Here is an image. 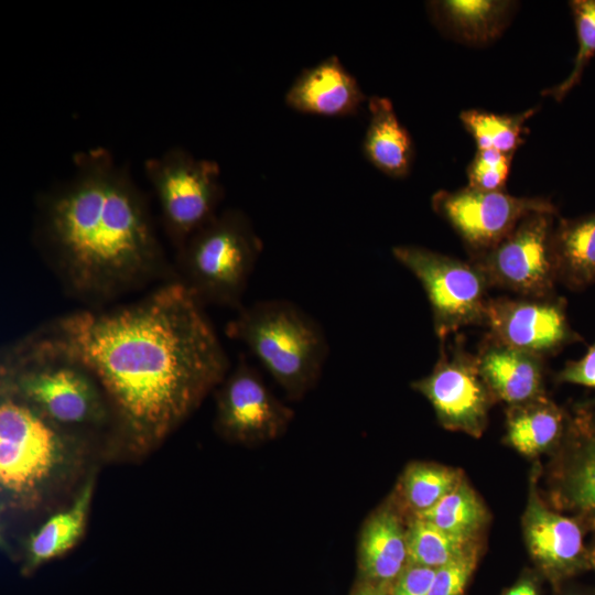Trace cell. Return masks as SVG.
Wrapping results in <instances>:
<instances>
[{
    "instance_id": "obj_12",
    "label": "cell",
    "mask_w": 595,
    "mask_h": 595,
    "mask_svg": "<svg viewBox=\"0 0 595 595\" xmlns=\"http://www.w3.org/2000/svg\"><path fill=\"white\" fill-rule=\"evenodd\" d=\"M566 300L549 298H489L484 325L498 342L547 358L564 347L583 342L569 321Z\"/></svg>"
},
{
    "instance_id": "obj_25",
    "label": "cell",
    "mask_w": 595,
    "mask_h": 595,
    "mask_svg": "<svg viewBox=\"0 0 595 595\" xmlns=\"http://www.w3.org/2000/svg\"><path fill=\"white\" fill-rule=\"evenodd\" d=\"M415 515L465 541L482 528L486 519L483 504L463 482L433 507Z\"/></svg>"
},
{
    "instance_id": "obj_26",
    "label": "cell",
    "mask_w": 595,
    "mask_h": 595,
    "mask_svg": "<svg viewBox=\"0 0 595 595\" xmlns=\"http://www.w3.org/2000/svg\"><path fill=\"white\" fill-rule=\"evenodd\" d=\"M408 563L439 569L465 554L467 541L415 517L405 533Z\"/></svg>"
},
{
    "instance_id": "obj_31",
    "label": "cell",
    "mask_w": 595,
    "mask_h": 595,
    "mask_svg": "<svg viewBox=\"0 0 595 595\" xmlns=\"http://www.w3.org/2000/svg\"><path fill=\"white\" fill-rule=\"evenodd\" d=\"M436 569L408 563L396 578L392 595H429Z\"/></svg>"
},
{
    "instance_id": "obj_20",
    "label": "cell",
    "mask_w": 595,
    "mask_h": 595,
    "mask_svg": "<svg viewBox=\"0 0 595 595\" xmlns=\"http://www.w3.org/2000/svg\"><path fill=\"white\" fill-rule=\"evenodd\" d=\"M551 250L558 283L582 291L595 282V212L575 218L558 217Z\"/></svg>"
},
{
    "instance_id": "obj_22",
    "label": "cell",
    "mask_w": 595,
    "mask_h": 595,
    "mask_svg": "<svg viewBox=\"0 0 595 595\" xmlns=\"http://www.w3.org/2000/svg\"><path fill=\"white\" fill-rule=\"evenodd\" d=\"M360 565L378 582L397 578L408 560L405 533L398 517L383 509L366 523L359 543Z\"/></svg>"
},
{
    "instance_id": "obj_17",
    "label": "cell",
    "mask_w": 595,
    "mask_h": 595,
    "mask_svg": "<svg viewBox=\"0 0 595 595\" xmlns=\"http://www.w3.org/2000/svg\"><path fill=\"white\" fill-rule=\"evenodd\" d=\"M94 486L95 480L90 476L64 509L51 515L31 533L24 548L23 574L32 573L77 544L86 529Z\"/></svg>"
},
{
    "instance_id": "obj_27",
    "label": "cell",
    "mask_w": 595,
    "mask_h": 595,
    "mask_svg": "<svg viewBox=\"0 0 595 595\" xmlns=\"http://www.w3.org/2000/svg\"><path fill=\"white\" fill-rule=\"evenodd\" d=\"M461 483L456 470L431 464L409 466L403 475V493L415 513L428 510Z\"/></svg>"
},
{
    "instance_id": "obj_21",
    "label": "cell",
    "mask_w": 595,
    "mask_h": 595,
    "mask_svg": "<svg viewBox=\"0 0 595 595\" xmlns=\"http://www.w3.org/2000/svg\"><path fill=\"white\" fill-rule=\"evenodd\" d=\"M576 413L571 426L573 456L563 473L562 494L572 508L595 517V403Z\"/></svg>"
},
{
    "instance_id": "obj_5",
    "label": "cell",
    "mask_w": 595,
    "mask_h": 595,
    "mask_svg": "<svg viewBox=\"0 0 595 595\" xmlns=\"http://www.w3.org/2000/svg\"><path fill=\"white\" fill-rule=\"evenodd\" d=\"M226 334L242 343L291 399L302 398L316 383L328 355L322 326L286 300L241 306Z\"/></svg>"
},
{
    "instance_id": "obj_13",
    "label": "cell",
    "mask_w": 595,
    "mask_h": 595,
    "mask_svg": "<svg viewBox=\"0 0 595 595\" xmlns=\"http://www.w3.org/2000/svg\"><path fill=\"white\" fill-rule=\"evenodd\" d=\"M218 387L215 422L217 431L228 440L240 443L272 440L292 419V410L270 392L242 357Z\"/></svg>"
},
{
    "instance_id": "obj_33",
    "label": "cell",
    "mask_w": 595,
    "mask_h": 595,
    "mask_svg": "<svg viewBox=\"0 0 595 595\" xmlns=\"http://www.w3.org/2000/svg\"><path fill=\"white\" fill-rule=\"evenodd\" d=\"M354 595H388L381 584L367 583L358 587Z\"/></svg>"
},
{
    "instance_id": "obj_30",
    "label": "cell",
    "mask_w": 595,
    "mask_h": 595,
    "mask_svg": "<svg viewBox=\"0 0 595 595\" xmlns=\"http://www.w3.org/2000/svg\"><path fill=\"white\" fill-rule=\"evenodd\" d=\"M474 565V553L466 552L436 569L429 595H462Z\"/></svg>"
},
{
    "instance_id": "obj_7",
    "label": "cell",
    "mask_w": 595,
    "mask_h": 595,
    "mask_svg": "<svg viewBox=\"0 0 595 595\" xmlns=\"http://www.w3.org/2000/svg\"><path fill=\"white\" fill-rule=\"evenodd\" d=\"M144 173L159 203L162 227L177 250L217 215L224 196L219 166L175 147L148 159Z\"/></svg>"
},
{
    "instance_id": "obj_16",
    "label": "cell",
    "mask_w": 595,
    "mask_h": 595,
    "mask_svg": "<svg viewBox=\"0 0 595 595\" xmlns=\"http://www.w3.org/2000/svg\"><path fill=\"white\" fill-rule=\"evenodd\" d=\"M517 4L509 0H440L429 2L428 9L432 22L447 37L483 46L504 33Z\"/></svg>"
},
{
    "instance_id": "obj_11",
    "label": "cell",
    "mask_w": 595,
    "mask_h": 595,
    "mask_svg": "<svg viewBox=\"0 0 595 595\" xmlns=\"http://www.w3.org/2000/svg\"><path fill=\"white\" fill-rule=\"evenodd\" d=\"M412 387L430 401L444 428L475 436L484 431L495 398L482 378L476 356L465 348L461 337L453 344L441 342L432 371Z\"/></svg>"
},
{
    "instance_id": "obj_4",
    "label": "cell",
    "mask_w": 595,
    "mask_h": 595,
    "mask_svg": "<svg viewBox=\"0 0 595 595\" xmlns=\"http://www.w3.org/2000/svg\"><path fill=\"white\" fill-rule=\"evenodd\" d=\"M0 391L65 430L90 437L105 429L113 432L111 409L96 377L34 332L3 350Z\"/></svg>"
},
{
    "instance_id": "obj_19",
    "label": "cell",
    "mask_w": 595,
    "mask_h": 595,
    "mask_svg": "<svg viewBox=\"0 0 595 595\" xmlns=\"http://www.w3.org/2000/svg\"><path fill=\"white\" fill-rule=\"evenodd\" d=\"M369 122L363 152L381 173L396 178L407 176L414 160V144L401 125L392 102L380 96L368 98Z\"/></svg>"
},
{
    "instance_id": "obj_2",
    "label": "cell",
    "mask_w": 595,
    "mask_h": 595,
    "mask_svg": "<svg viewBox=\"0 0 595 595\" xmlns=\"http://www.w3.org/2000/svg\"><path fill=\"white\" fill-rule=\"evenodd\" d=\"M34 240L66 292L89 307L177 279L147 196L105 148L75 153L72 174L41 193Z\"/></svg>"
},
{
    "instance_id": "obj_9",
    "label": "cell",
    "mask_w": 595,
    "mask_h": 595,
    "mask_svg": "<svg viewBox=\"0 0 595 595\" xmlns=\"http://www.w3.org/2000/svg\"><path fill=\"white\" fill-rule=\"evenodd\" d=\"M558 214L532 213L493 248L469 256L489 288L524 298L556 294L551 235Z\"/></svg>"
},
{
    "instance_id": "obj_14",
    "label": "cell",
    "mask_w": 595,
    "mask_h": 595,
    "mask_svg": "<svg viewBox=\"0 0 595 595\" xmlns=\"http://www.w3.org/2000/svg\"><path fill=\"white\" fill-rule=\"evenodd\" d=\"M366 100L358 82L336 56L304 69L285 94L291 109L326 117L355 115Z\"/></svg>"
},
{
    "instance_id": "obj_10",
    "label": "cell",
    "mask_w": 595,
    "mask_h": 595,
    "mask_svg": "<svg viewBox=\"0 0 595 595\" xmlns=\"http://www.w3.org/2000/svg\"><path fill=\"white\" fill-rule=\"evenodd\" d=\"M431 206L462 239L469 256L493 248L532 213L558 214L555 205L545 197L515 196L506 191L486 192L469 186L435 192Z\"/></svg>"
},
{
    "instance_id": "obj_15",
    "label": "cell",
    "mask_w": 595,
    "mask_h": 595,
    "mask_svg": "<svg viewBox=\"0 0 595 595\" xmlns=\"http://www.w3.org/2000/svg\"><path fill=\"white\" fill-rule=\"evenodd\" d=\"M475 356L495 399L517 405L544 396V358L505 345L489 334Z\"/></svg>"
},
{
    "instance_id": "obj_1",
    "label": "cell",
    "mask_w": 595,
    "mask_h": 595,
    "mask_svg": "<svg viewBox=\"0 0 595 595\" xmlns=\"http://www.w3.org/2000/svg\"><path fill=\"white\" fill-rule=\"evenodd\" d=\"M34 333L91 371L111 409L112 436L132 455L162 444L229 371L204 305L178 279L128 304L74 311Z\"/></svg>"
},
{
    "instance_id": "obj_29",
    "label": "cell",
    "mask_w": 595,
    "mask_h": 595,
    "mask_svg": "<svg viewBox=\"0 0 595 595\" xmlns=\"http://www.w3.org/2000/svg\"><path fill=\"white\" fill-rule=\"evenodd\" d=\"M511 160L512 154L496 150H477L466 167L467 186L486 192L505 191Z\"/></svg>"
},
{
    "instance_id": "obj_6",
    "label": "cell",
    "mask_w": 595,
    "mask_h": 595,
    "mask_svg": "<svg viewBox=\"0 0 595 595\" xmlns=\"http://www.w3.org/2000/svg\"><path fill=\"white\" fill-rule=\"evenodd\" d=\"M262 246L247 215L226 209L176 250L177 279L203 305L239 310Z\"/></svg>"
},
{
    "instance_id": "obj_24",
    "label": "cell",
    "mask_w": 595,
    "mask_h": 595,
    "mask_svg": "<svg viewBox=\"0 0 595 595\" xmlns=\"http://www.w3.org/2000/svg\"><path fill=\"white\" fill-rule=\"evenodd\" d=\"M536 110L537 108H532L516 115H499L482 109H467L461 112L459 120L475 140L477 150L513 154L524 142L528 133L526 121Z\"/></svg>"
},
{
    "instance_id": "obj_32",
    "label": "cell",
    "mask_w": 595,
    "mask_h": 595,
    "mask_svg": "<svg viewBox=\"0 0 595 595\" xmlns=\"http://www.w3.org/2000/svg\"><path fill=\"white\" fill-rule=\"evenodd\" d=\"M559 382H569L595 388V342L577 360H569L558 374Z\"/></svg>"
},
{
    "instance_id": "obj_3",
    "label": "cell",
    "mask_w": 595,
    "mask_h": 595,
    "mask_svg": "<svg viewBox=\"0 0 595 595\" xmlns=\"http://www.w3.org/2000/svg\"><path fill=\"white\" fill-rule=\"evenodd\" d=\"M89 439L0 391L1 512L33 513L69 488L85 465Z\"/></svg>"
},
{
    "instance_id": "obj_28",
    "label": "cell",
    "mask_w": 595,
    "mask_h": 595,
    "mask_svg": "<svg viewBox=\"0 0 595 595\" xmlns=\"http://www.w3.org/2000/svg\"><path fill=\"white\" fill-rule=\"evenodd\" d=\"M577 35V52L569 76L542 93L561 101L581 80L584 69L595 55V0L570 1Z\"/></svg>"
},
{
    "instance_id": "obj_18",
    "label": "cell",
    "mask_w": 595,
    "mask_h": 595,
    "mask_svg": "<svg viewBox=\"0 0 595 595\" xmlns=\"http://www.w3.org/2000/svg\"><path fill=\"white\" fill-rule=\"evenodd\" d=\"M524 532L531 554L548 570L567 571L581 562L584 545L580 526L537 499L527 508Z\"/></svg>"
},
{
    "instance_id": "obj_23",
    "label": "cell",
    "mask_w": 595,
    "mask_h": 595,
    "mask_svg": "<svg viewBox=\"0 0 595 595\" xmlns=\"http://www.w3.org/2000/svg\"><path fill=\"white\" fill-rule=\"evenodd\" d=\"M564 414L544 396L510 405L507 441L524 455H537L551 447L564 430Z\"/></svg>"
},
{
    "instance_id": "obj_34",
    "label": "cell",
    "mask_w": 595,
    "mask_h": 595,
    "mask_svg": "<svg viewBox=\"0 0 595 595\" xmlns=\"http://www.w3.org/2000/svg\"><path fill=\"white\" fill-rule=\"evenodd\" d=\"M506 595H537V592L530 582H523L512 587Z\"/></svg>"
},
{
    "instance_id": "obj_8",
    "label": "cell",
    "mask_w": 595,
    "mask_h": 595,
    "mask_svg": "<svg viewBox=\"0 0 595 595\" xmlns=\"http://www.w3.org/2000/svg\"><path fill=\"white\" fill-rule=\"evenodd\" d=\"M392 256L422 285L441 342L462 327L484 325L490 288L473 261L415 245L394 246Z\"/></svg>"
}]
</instances>
